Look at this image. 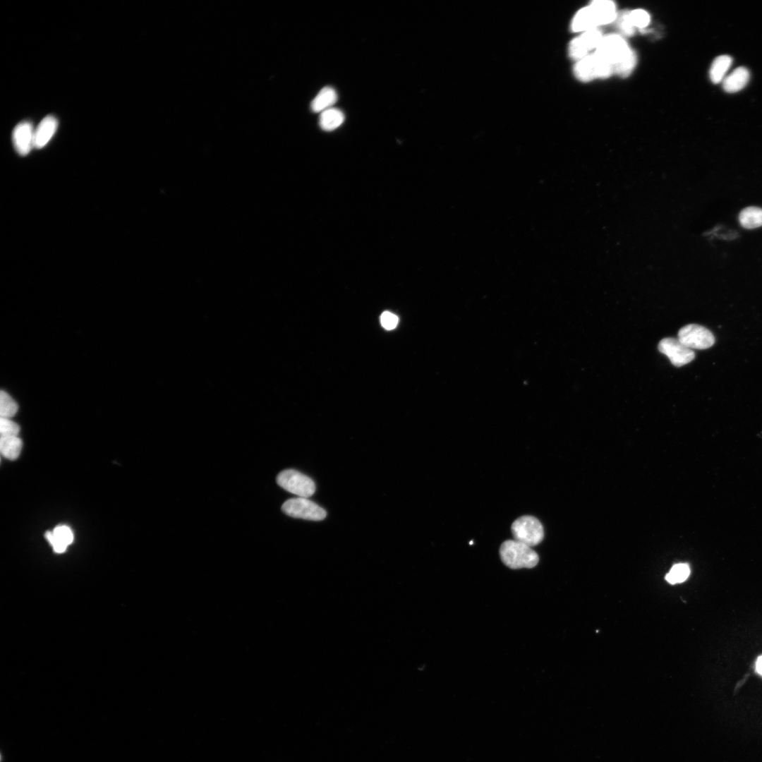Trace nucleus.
Listing matches in <instances>:
<instances>
[{
	"mask_svg": "<svg viewBox=\"0 0 762 762\" xmlns=\"http://www.w3.org/2000/svg\"><path fill=\"white\" fill-rule=\"evenodd\" d=\"M500 555L502 562L514 569L533 568L539 561L538 554L531 547L515 540L503 542L500 548Z\"/></svg>",
	"mask_w": 762,
	"mask_h": 762,
	"instance_id": "nucleus-1",
	"label": "nucleus"
},
{
	"mask_svg": "<svg viewBox=\"0 0 762 762\" xmlns=\"http://www.w3.org/2000/svg\"><path fill=\"white\" fill-rule=\"evenodd\" d=\"M511 529L515 540L530 547L539 544L544 537L542 524L533 516L525 515L516 519Z\"/></svg>",
	"mask_w": 762,
	"mask_h": 762,
	"instance_id": "nucleus-2",
	"label": "nucleus"
},
{
	"mask_svg": "<svg viewBox=\"0 0 762 762\" xmlns=\"http://www.w3.org/2000/svg\"><path fill=\"white\" fill-rule=\"evenodd\" d=\"M278 485L286 491L301 497H308L315 491V484L308 476L294 469H286L277 477Z\"/></svg>",
	"mask_w": 762,
	"mask_h": 762,
	"instance_id": "nucleus-3",
	"label": "nucleus"
},
{
	"mask_svg": "<svg viewBox=\"0 0 762 762\" xmlns=\"http://www.w3.org/2000/svg\"><path fill=\"white\" fill-rule=\"evenodd\" d=\"M282 510L289 516L312 521H321L327 516V512L322 507L306 497H301L284 502Z\"/></svg>",
	"mask_w": 762,
	"mask_h": 762,
	"instance_id": "nucleus-4",
	"label": "nucleus"
},
{
	"mask_svg": "<svg viewBox=\"0 0 762 762\" xmlns=\"http://www.w3.org/2000/svg\"><path fill=\"white\" fill-rule=\"evenodd\" d=\"M678 339L691 349H706L715 343L713 333L703 326L689 324L682 327L678 332Z\"/></svg>",
	"mask_w": 762,
	"mask_h": 762,
	"instance_id": "nucleus-5",
	"label": "nucleus"
},
{
	"mask_svg": "<svg viewBox=\"0 0 762 762\" xmlns=\"http://www.w3.org/2000/svg\"><path fill=\"white\" fill-rule=\"evenodd\" d=\"M658 350L667 356L672 364L676 367L686 365L695 358L694 351L675 338L663 339L659 342Z\"/></svg>",
	"mask_w": 762,
	"mask_h": 762,
	"instance_id": "nucleus-6",
	"label": "nucleus"
},
{
	"mask_svg": "<svg viewBox=\"0 0 762 762\" xmlns=\"http://www.w3.org/2000/svg\"><path fill=\"white\" fill-rule=\"evenodd\" d=\"M629 49L627 41L622 35L610 34L603 36L595 52L614 66Z\"/></svg>",
	"mask_w": 762,
	"mask_h": 762,
	"instance_id": "nucleus-7",
	"label": "nucleus"
},
{
	"mask_svg": "<svg viewBox=\"0 0 762 762\" xmlns=\"http://www.w3.org/2000/svg\"><path fill=\"white\" fill-rule=\"evenodd\" d=\"M35 130L29 121H22L16 125L12 133V140L16 152L22 155H28L34 147Z\"/></svg>",
	"mask_w": 762,
	"mask_h": 762,
	"instance_id": "nucleus-8",
	"label": "nucleus"
},
{
	"mask_svg": "<svg viewBox=\"0 0 762 762\" xmlns=\"http://www.w3.org/2000/svg\"><path fill=\"white\" fill-rule=\"evenodd\" d=\"M573 71L576 78L582 82L600 78V60L594 52L589 54L576 62Z\"/></svg>",
	"mask_w": 762,
	"mask_h": 762,
	"instance_id": "nucleus-9",
	"label": "nucleus"
},
{
	"mask_svg": "<svg viewBox=\"0 0 762 762\" xmlns=\"http://www.w3.org/2000/svg\"><path fill=\"white\" fill-rule=\"evenodd\" d=\"M45 538L52 546L54 552L62 553L73 540L71 529L65 525L57 526L52 531L45 533Z\"/></svg>",
	"mask_w": 762,
	"mask_h": 762,
	"instance_id": "nucleus-10",
	"label": "nucleus"
},
{
	"mask_svg": "<svg viewBox=\"0 0 762 762\" xmlns=\"http://www.w3.org/2000/svg\"><path fill=\"white\" fill-rule=\"evenodd\" d=\"M58 127V121L52 115L44 117L35 129L34 147L42 148L45 146L54 135Z\"/></svg>",
	"mask_w": 762,
	"mask_h": 762,
	"instance_id": "nucleus-11",
	"label": "nucleus"
},
{
	"mask_svg": "<svg viewBox=\"0 0 762 762\" xmlns=\"http://www.w3.org/2000/svg\"><path fill=\"white\" fill-rule=\"evenodd\" d=\"M592 9L598 26L615 20L617 13L615 4L609 0H596L588 5Z\"/></svg>",
	"mask_w": 762,
	"mask_h": 762,
	"instance_id": "nucleus-12",
	"label": "nucleus"
},
{
	"mask_svg": "<svg viewBox=\"0 0 762 762\" xmlns=\"http://www.w3.org/2000/svg\"><path fill=\"white\" fill-rule=\"evenodd\" d=\"M749 71L743 66L738 67L725 76L722 80V87L727 92H736L743 89L749 80Z\"/></svg>",
	"mask_w": 762,
	"mask_h": 762,
	"instance_id": "nucleus-13",
	"label": "nucleus"
},
{
	"mask_svg": "<svg viewBox=\"0 0 762 762\" xmlns=\"http://www.w3.org/2000/svg\"><path fill=\"white\" fill-rule=\"evenodd\" d=\"M598 24L589 6L580 9L574 16L571 29L573 32H585L598 28Z\"/></svg>",
	"mask_w": 762,
	"mask_h": 762,
	"instance_id": "nucleus-14",
	"label": "nucleus"
},
{
	"mask_svg": "<svg viewBox=\"0 0 762 762\" xmlns=\"http://www.w3.org/2000/svg\"><path fill=\"white\" fill-rule=\"evenodd\" d=\"M337 100V94L332 87H325L313 99L310 108L314 112H322L329 109Z\"/></svg>",
	"mask_w": 762,
	"mask_h": 762,
	"instance_id": "nucleus-15",
	"label": "nucleus"
},
{
	"mask_svg": "<svg viewBox=\"0 0 762 762\" xmlns=\"http://www.w3.org/2000/svg\"><path fill=\"white\" fill-rule=\"evenodd\" d=\"M344 121L343 112L337 108L331 107L320 113L319 125L322 130L330 131L339 127Z\"/></svg>",
	"mask_w": 762,
	"mask_h": 762,
	"instance_id": "nucleus-16",
	"label": "nucleus"
},
{
	"mask_svg": "<svg viewBox=\"0 0 762 762\" xmlns=\"http://www.w3.org/2000/svg\"><path fill=\"white\" fill-rule=\"evenodd\" d=\"M732 63V59L730 56L720 55L717 56L713 60L710 68L709 75L711 81L715 84L722 82Z\"/></svg>",
	"mask_w": 762,
	"mask_h": 762,
	"instance_id": "nucleus-17",
	"label": "nucleus"
},
{
	"mask_svg": "<svg viewBox=\"0 0 762 762\" xmlns=\"http://www.w3.org/2000/svg\"><path fill=\"white\" fill-rule=\"evenodd\" d=\"M739 221L742 226L752 229L762 226V208L748 207L743 209L739 214Z\"/></svg>",
	"mask_w": 762,
	"mask_h": 762,
	"instance_id": "nucleus-18",
	"label": "nucleus"
},
{
	"mask_svg": "<svg viewBox=\"0 0 762 762\" xmlns=\"http://www.w3.org/2000/svg\"><path fill=\"white\" fill-rule=\"evenodd\" d=\"M22 447V440L18 436L1 437L0 452L9 460H15L19 456Z\"/></svg>",
	"mask_w": 762,
	"mask_h": 762,
	"instance_id": "nucleus-19",
	"label": "nucleus"
},
{
	"mask_svg": "<svg viewBox=\"0 0 762 762\" xmlns=\"http://www.w3.org/2000/svg\"><path fill=\"white\" fill-rule=\"evenodd\" d=\"M637 63L636 52L629 49L621 59L613 66L614 73L622 78L629 76Z\"/></svg>",
	"mask_w": 762,
	"mask_h": 762,
	"instance_id": "nucleus-20",
	"label": "nucleus"
},
{
	"mask_svg": "<svg viewBox=\"0 0 762 762\" xmlns=\"http://www.w3.org/2000/svg\"><path fill=\"white\" fill-rule=\"evenodd\" d=\"M690 568L687 564H676L671 568L670 572L665 576L666 581L675 584L684 581L689 576Z\"/></svg>",
	"mask_w": 762,
	"mask_h": 762,
	"instance_id": "nucleus-21",
	"label": "nucleus"
},
{
	"mask_svg": "<svg viewBox=\"0 0 762 762\" xmlns=\"http://www.w3.org/2000/svg\"><path fill=\"white\" fill-rule=\"evenodd\" d=\"M18 411V405L10 395L1 390L0 393V416L1 418H10L15 416Z\"/></svg>",
	"mask_w": 762,
	"mask_h": 762,
	"instance_id": "nucleus-22",
	"label": "nucleus"
},
{
	"mask_svg": "<svg viewBox=\"0 0 762 762\" xmlns=\"http://www.w3.org/2000/svg\"><path fill=\"white\" fill-rule=\"evenodd\" d=\"M579 37L588 51L590 52L592 49L595 50L597 49L603 35L601 31L596 28L583 32L579 35Z\"/></svg>",
	"mask_w": 762,
	"mask_h": 762,
	"instance_id": "nucleus-23",
	"label": "nucleus"
},
{
	"mask_svg": "<svg viewBox=\"0 0 762 762\" xmlns=\"http://www.w3.org/2000/svg\"><path fill=\"white\" fill-rule=\"evenodd\" d=\"M568 52L570 58L576 61L589 54V52L583 44L579 36L575 37L570 42Z\"/></svg>",
	"mask_w": 762,
	"mask_h": 762,
	"instance_id": "nucleus-24",
	"label": "nucleus"
},
{
	"mask_svg": "<svg viewBox=\"0 0 762 762\" xmlns=\"http://www.w3.org/2000/svg\"><path fill=\"white\" fill-rule=\"evenodd\" d=\"M615 21L617 27L622 35L631 36L634 34L635 28L629 20V11H622L617 14Z\"/></svg>",
	"mask_w": 762,
	"mask_h": 762,
	"instance_id": "nucleus-25",
	"label": "nucleus"
},
{
	"mask_svg": "<svg viewBox=\"0 0 762 762\" xmlns=\"http://www.w3.org/2000/svg\"><path fill=\"white\" fill-rule=\"evenodd\" d=\"M629 18L634 28H644L650 22L649 14L642 9L629 11Z\"/></svg>",
	"mask_w": 762,
	"mask_h": 762,
	"instance_id": "nucleus-26",
	"label": "nucleus"
},
{
	"mask_svg": "<svg viewBox=\"0 0 762 762\" xmlns=\"http://www.w3.org/2000/svg\"><path fill=\"white\" fill-rule=\"evenodd\" d=\"M19 431V425L10 418H0L1 437L18 436Z\"/></svg>",
	"mask_w": 762,
	"mask_h": 762,
	"instance_id": "nucleus-27",
	"label": "nucleus"
},
{
	"mask_svg": "<svg viewBox=\"0 0 762 762\" xmlns=\"http://www.w3.org/2000/svg\"><path fill=\"white\" fill-rule=\"evenodd\" d=\"M380 322L382 326L385 329L387 330H391L397 327L398 323V318L394 314L388 311H385L381 315Z\"/></svg>",
	"mask_w": 762,
	"mask_h": 762,
	"instance_id": "nucleus-28",
	"label": "nucleus"
},
{
	"mask_svg": "<svg viewBox=\"0 0 762 762\" xmlns=\"http://www.w3.org/2000/svg\"><path fill=\"white\" fill-rule=\"evenodd\" d=\"M756 667L757 672L762 675V655L758 658Z\"/></svg>",
	"mask_w": 762,
	"mask_h": 762,
	"instance_id": "nucleus-29",
	"label": "nucleus"
}]
</instances>
